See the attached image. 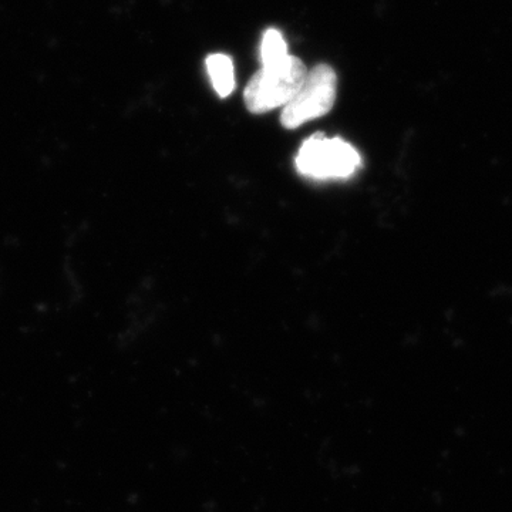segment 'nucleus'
Listing matches in <instances>:
<instances>
[{
	"mask_svg": "<svg viewBox=\"0 0 512 512\" xmlns=\"http://www.w3.org/2000/svg\"><path fill=\"white\" fill-rule=\"evenodd\" d=\"M207 70L210 74L212 86L218 96L225 99L235 89L234 64L227 55H211L207 59Z\"/></svg>",
	"mask_w": 512,
	"mask_h": 512,
	"instance_id": "20e7f679",
	"label": "nucleus"
},
{
	"mask_svg": "<svg viewBox=\"0 0 512 512\" xmlns=\"http://www.w3.org/2000/svg\"><path fill=\"white\" fill-rule=\"evenodd\" d=\"M295 165L299 173L313 180L349 178L359 170L362 157L342 138L316 134L302 144Z\"/></svg>",
	"mask_w": 512,
	"mask_h": 512,
	"instance_id": "f03ea898",
	"label": "nucleus"
},
{
	"mask_svg": "<svg viewBox=\"0 0 512 512\" xmlns=\"http://www.w3.org/2000/svg\"><path fill=\"white\" fill-rule=\"evenodd\" d=\"M308 69L298 57L288 56L274 66L262 67L245 87V106L262 114L286 106L301 89Z\"/></svg>",
	"mask_w": 512,
	"mask_h": 512,
	"instance_id": "f257e3e1",
	"label": "nucleus"
},
{
	"mask_svg": "<svg viewBox=\"0 0 512 512\" xmlns=\"http://www.w3.org/2000/svg\"><path fill=\"white\" fill-rule=\"evenodd\" d=\"M288 56V46H286L281 32L276 29L266 30L261 43L262 67L274 66V64L281 63Z\"/></svg>",
	"mask_w": 512,
	"mask_h": 512,
	"instance_id": "39448f33",
	"label": "nucleus"
},
{
	"mask_svg": "<svg viewBox=\"0 0 512 512\" xmlns=\"http://www.w3.org/2000/svg\"><path fill=\"white\" fill-rule=\"evenodd\" d=\"M338 90V77L328 64H319L308 72L299 92L284 107L281 123L285 128L301 127L332 110Z\"/></svg>",
	"mask_w": 512,
	"mask_h": 512,
	"instance_id": "7ed1b4c3",
	"label": "nucleus"
}]
</instances>
